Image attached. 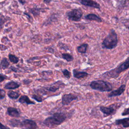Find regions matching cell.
Masks as SVG:
<instances>
[{
  "mask_svg": "<svg viewBox=\"0 0 129 129\" xmlns=\"http://www.w3.org/2000/svg\"><path fill=\"white\" fill-rule=\"evenodd\" d=\"M129 114V108H126L124 110V111L122 112V115L124 116V115H126L127 114Z\"/></svg>",
  "mask_w": 129,
  "mask_h": 129,
  "instance_id": "83f0119b",
  "label": "cell"
},
{
  "mask_svg": "<svg viewBox=\"0 0 129 129\" xmlns=\"http://www.w3.org/2000/svg\"><path fill=\"white\" fill-rule=\"evenodd\" d=\"M66 115L62 112H56L52 116L46 118L43 121V123L48 127H52L58 125L62 123L66 119Z\"/></svg>",
  "mask_w": 129,
  "mask_h": 129,
  "instance_id": "6da1fadb",
  "label": "cell"
},
{
  "mask_svg": "<svg viewBox=\"0 0 129 129\" xmlns=\"http://www.w3.org/2000/svg\"><path fill=\"white\" fill-rule=\"evenodd\" d=\"M10 66V63L8 61L7 59L5 57L3 58L0 63V68L2 69H5L8 68Z\"/></svg>",
  "mask_w": 129,
  "mask_h": 129,
  "instance_id": "ac0fdd59",
  "label": "cell"
},
{
  "mask_svg": "<svg viewBox=\"0 0 129 129\" xmlns=\"http://www.w3.org/2000/svg\"><path fill=\"white\" fill-rule=\"evenodd\" d=\"M20 3H21L22 4H24L25 3V0H18Z\"/></svg>",
  "mask_w": 129,
  "mask_h": 129,
  "instance_id": "d6a6232c",
  "label": "cell"
},
{
  "mask_svg": "<svg viewBox=\"0 0 129 129\" xmlns=\"http://www.w3.org/2000/svg\"><path fill=\"white\" fill-rule=\"evenodd\" d=\"M88 47L87 44H83L77 47L78 51L80 53H85Z\"/></svg>",
  "mask_w": 129,
  "mask_h": 129,
  "instance_id": "ffe728a7",
  "label": "cell"
},
{
  "mask_svg": "<svg viewBox=\"0 0 129 129\" xmlns=\"http://www.w3.org/2000/svg\"><path fill=\"white\" fill-rule=\"evenodd\" d=\"M118 42L117 36L113 30H112L102 43V47L106 49H112L116 47Z\"/></svg>",
  "mask_w": 129,
  "mask_h": 129,
  "instance_id": "7a4b0ae2",
  "label": "cell"
},
{
  "mask_svg": "<svg viewBox=\"0 0 129 129\" xmlns=\"http://www.w3.org/2000/svg\"><path fill=\"white\" fill-rule=\"evenodd\" d=\"M125 89V85H122L117 89L111 91L108 95V96L109 97H112L119 96V95H121L122 94V93L124 91Z\"/></svg>",
  "mask_w": 129,
  "mask_h": 129,
  "instance_id": "ba28073f",
  "label": "cell"
},
{
  "mask_svg": "<svg viewBox=\"0 0 129 129\" xmlns=\"http://www.w3.org/2000/svg\"><path fill=\"white\" fill-rule=\"evenodd\" d=\"M6 78H7L6 76L3 75V74H0V82H2L3 81H4L6 79Z\"/></svg>",
  "mask_w": 129,
  "mask_h": 129,
  "instance_id": "f1b7e54d",
  "label": "cell"
},
{
  "mask_svg": "<svg viewBox=\"0 0 129 129\" xmlns=\"http://www.w3.org/2000/svg\"><path fill=\"white\" fill-rule=\"evenodd\" d=\"M9 123L10 125L13 127H22V122L20 121L19 120L13 119L9 120Z\"/></svg>",
  "mask_w": 129,
  "mask_h": 129,
  "instance_id": "2e32d148",
  "label": "cell"
},
{
  "mask_svg": "<svg viewBox=\"0 0 129 129\" xmlns=\"http://www.w3.org/2000/svg\"><path fill=\"white\" fill-rule=\"evenodd\" d=\"M59 88V86H56V85H54H54L50 86L49 87L46 88V90L49 91H50V92H54L56 90H57Z\"/></svg>",
  "mask_w": 129,
  "mask_h": 129,
  "instance_id": "603a6c76",
  "label": "cell"
},
{
  "mask_svg": "<svg viewBox=\"0 0 129 129\" xmlns=\"http://www.w3.org/2000/svg\"><path fill=\"white\" fill-rule=\"evenodd\" d=\"M62 73L63 75L68 79H69L71 77V73L67 70H64L62 71Z\"/></svg>",
  "mask_w": 129,
  "mask_h": 129,
  "instance_id": "cb8c5ba5",
  "label": "cell"
},
{
  "mask_svg": "<svg viewBox=\"0 0 129 129\" xmlns=\"http://www.w3.org/2000/svg\"><path fill=\"white\" fill-rule=\"evenodd\" d=\"M25 129H26V128H25Z\"/></svg>",
  "mask_w": 129,
  "mask_h": 129,
  "instance_id": "e575fe53",
  "label": "cell"
},
{
  "mask_svg": "<svg viewBox=\"0 0 129 129\" xmlns=\"http://www.w3.org/2000/svg\"><path fill=\"white\" fill-rule=\"evenodd\" d=\"M32 98H33L34 100H35L36 101H37V102H41L42 101V98L38 96V95H32Z\"/></svg>",
  "mask_w": 129,
  "mask_h": 129,
  "instance_id": "d4e9b609",
  "label": "cell"
},
{
  "mask_svg": "<svg viewBox=\"0 0 129 129\" xmlns=\"http://www.w3.org/2000/svg\"><path fill=\"white\" fill-rule=\"evenodd\" d=\"M128 68H129V57L123 63L118 66V67L115 68L113 70H111L110 72H107L106 73H105V75L111 78L116 77L121 72L127 69Z\"/></svg>",
  "mask_w": 129,
  "mask_h": 129,
  "instance_id": "277c9868",
  "label": "cell"
},
{
  "mask_svg": "<svg viewBox=\"0 0 129 129\" xmlns=\"http://www.w3.org/2000/svg\"><path fill=\"white\" fill-rule=\"evenodd\" d=\"M128 29H129V27H128Z\"/></svg>",
  "mask_w": 129,
  "mask_h": 129,
  "instance_id": "836d02e7",
  "label": "cell"
},
{
  "mask_svg": "<svg viewBox=\"0 0 129 129\" xmlns=\"http://www.w3.org/2000/svg\"><path fill=\"white\" fill-rule=\"evenodd\" d=\"M8 96L9 97V98H10L11 99H17L19 97L20 94L17 92L10 91L8 92Z\"/></svg>",
  "mask_w": 129,
  "mask_h": 129,
  "instance_id": "d6986e66",
  "label": "cell"
},
{
  "mask_svg": "<svg viewBox=\"0 0 129 129\" xmlns=\"http://www.w3.org/2000/svg\"><path fill=\"white\" fill-rule=\"evenodd\" d=\"M20 87V84H18L17 82H14V81H11L8 83H7L4 88L5 89H8V90H12V89H15Z\"/></svg>",
  "mask_w": 129,
  "mask_h": 129,
  "instance_id": "7c38bea8",
  "label": "cell"
},
{
  "mask_svg": "<svg viewBox=\"0 0 129 129\" xmlns=\"http://www.w3.org/2000/svg\"><path fill=\"white\" fill-rule=\"evenodd\" d=\"M62 57L67 61H71L73 60V57L69 53H62Z\"/></svg>",
  "mask_w": 129,
  "mask_h": 129,
  "instance_id": "7402d4cb",
  "label": "cell"
},
{
  "mask_svg": "<svg viewBox=\"0 0 129 129\" xmlns=\"http://www.w3.org/2000/svg\"><path fill=\"white\" fill-rule=\"evenodd\" d=\"M73 75L74 77L77 79H81L86 77L88 75V74L86 72H78L76 70H73Z\"/></svg>",
  "mask_w": 129,
  "mask_h": 129,
  "instance_id": "9a60e30c",
  "label": "cell"
},
{
  "mask_svg": "<svg viewBox=\"0 0 129 129\" xmlns=\"http://www.w3.org/2000/svg\"><path fill=\"white\" fill-rule=\"evenodd\" d=\"M9 58L12 62L14 63H17L19 61V58L15 55H13L11 54H10L9 55Z\"/></svg>",
  "mask_w": 129,
  "mask_h": 129,
  "instance_id": "44dd1931",
  "label": "cell"
},
{
  "mask_svg": "<svg viewBox=\"0 0 129 129\" xmlns=\"http://www.w3.org/2000/svg\"><path fill=\"white\" fill-rule=\"evenodd\" d=\"M22 126L25 127L26 129H36L37 124L34 120L25 119L22 121Z\"/></svg>",
  "mask_w": 129,
  "mask_h": 129,
  "instance_id": "52a82bcc",
  "label": "cell"
},
{
  "mask_svg": "<svg viewBox=\"0 0 129 129\" xmlns=\"http://www.w3.org/2000/svg\"><path fill=\"white\" fill-rule=\"evenodd\" d=\"M77 98L78 97L76 96L71 93L64 94L62 97L61 103L63 105H68L72 101L77 99Z\"/></svg>",
  "mask_w": 129,
  "mask_h": 129,
  "instance_id": "8992f818",
  "label": "cell"
},
{
  "mask_svg": "<svg viewBox=\"0 0 129 129\" xmlns=\"http://www.w3.org/2000/svg\"><path fill=\"white\" fill-rule=\"evenodd\" d=\"M85 18L87 19L90 20H95L96 21L98 22H101L102 20L100 17L97 16V15L94 14H90L87 15V16H85Z\"/></svg>",
  "mask_w": 129,
  "mask_h": 129,
  "instance_id": "e0dca14e",
  "label": "cell"
},
{
  "mask_svg": "<svg viewBox=\"0 0 129 129\" xmlns=\"http://www.w3.org/2000/svg\"><path fill=\"white\" fill-rule=\"evenodd\" d=\"M0 129H10V128L7 126H5L0 122Z\"/></svg>",
  "mask_w": 129,
  "mask_h": 129,
  "instance_id": "f546056e",
  "label": "cell"
},
{
  "mask_svg": "<svg viewBox=\"0 0 129 129\" xmlns=\"http://www.w3.org/2000/svg\"><path fill=\"white\" fill-rule=\"evenodd\" d=\"M31 12L35 16L36 15H38L39 14V10L38 9H31Z\"/></svg>",
  "mask_w": 129,
  "mask_h": 129,
  "instance_id": "484cf974",
  "label": "cell"
},
{
  "mask_svg": "<svg viewBox=\"0 0 129 129\" xmlns=\"http://www.w3.org/2000/svg\"><path fill=\"white\" fill-rule=\"evenodd\" d=\"M115 124L117 125L122 124L124 127H129V118H124L115 120Z\"/></svg>",
  "mask_w": 129,
  "mask_h": 129,
  "instance_id": "5bb4252c",
  "label": "cell"
},
{
  "mask_svg": "<svg viewBox=\"0 0 129 129\" xmlns=\"http://www.w3.org/2000/svg\"><path fill=\"white\" fill-rule=\"evenodd\" d=\"M11 70H12L13 71L15 72H17V69H16L15 67H13V66L11 67Z\"/></svg>",
  "mask_w": 129,
  "mask_h": 129,
  "instance_id": "4dcf8cb0",
  "label": "cell"
},
{
  "mask_svg": "<svg viewBox=\"0 0 129 129\" xmlns=\"http://www.w3.org/2000/svg\"><path fill=\"white\" fill-rule=\"evenodd\" d=\"M7 112L8 114L12 116V117H18L20 115V113L17 109L16 108L10 107H8L7 109Z\"/></svg>",
  "mask_w": 129,
  "mask_h": 129,
  "instance_id": "8fae6325",
  "label": "cell"
},
{
  "mask_svg": "<svg viewBox=\"0 0 129 129\" xmlns=\"http://www.w3.org/2000/svg\"><path fill=\"white\" fill-rule=\"evenodd\" d=\"M100 110L105 115H109L112 114L115 111L114 108L111 106H110V107L101 106L100 107Z\"/></svg>",
  "mask_w": 129,
  "mask_h": 129,
  "instance_id": "30bf717a",
  "label": "cell"
},
{
  "mask_svg": "<svg viewBox=\"0 0 129 129\" xmlns=\"http://www.w3.org/2000/svg\"><path fill=\"white\" fill-rule=\"evenodd\" d=\"M28 81H29L28 80H24V83L25 84H29L30 83L29 82H28Z\"/></svg>",
  "mask_w": 129,
  "mask_h": 129,
  "instance_id": "1f68e13d",
  "label": "cell"
},
{
  "mask_svg": "<svg viewBox=\"0 0 129 129\" xmlns=\"http://www.w3.org/2000/svg\"><path fill=\"white\" fill-rule=\"evenodd\" d=\"M82 11L80 9H73L67 13V16L69 20L73 21H79L82 16Z\"/></svg>",
  "mask_w": 129,
  "mask_h": 129,
  "instance_id": "5b68a950",
  "label": "cell"
},
{
  "mask_svg": "<svg viewBox=\"0 0 129 129\" xmlns=\"http://www.w3.org/2000/svg\"><path fill=\"white\" fill-rule=\"evenodd\" d=\"M90 86L92 89L101 92H109L112 89V85L110 83L101 80L92 81Z\"/></svg>",
  "mask_w": 129,
  "mask_h": 129,
  "instance_id": "3957f363",
  "label": "cell"
},
{
  "mask_svg": "<svg viewBox=\"0 0 129 129\" xmlns=\"http://www.w3.org/2000/svg\"><path fill=\"white\" fill-rule=\"evenodd\" d=\"M19 102L22 103V104H24V103H26L27 105L29 104H34L35 102L31 101L30 100V99L29 98V97L26 96V95H22L21 96L20 98L18 100Z\"/></svg>",
  "mask_w": 129,
  "mask_h": 129,
  "instance_id": "4fadbf2b",
  "label": "cell"
},
{
  "mask_svg": "<svg viewBox=\"0 0 129 129\" xmlns=\"http://www.w3.org/2000/svg\"><path fill=\"white\" fill-rule=\"evenodd\" d=\"M80 2L81 4L86 6L91 7L95 8H100L99 5L96 2L92 0H80Z\"/></svg>",
  "mask_w": 129,
  "mask_h": 129,
  "instance_id": "9c48e42d",
  "label": "cell"
},
{
  "mask_svg": "<svg viewBox=\"0 0 129 129\" xmlns=\"http://www.w3.org/2000/svg\"><path fill=\"white\" fill-rule=\"evenodd\" d=\"M6 96V92L4 90L0 89V100L4 99Z\"/></svg>",
  "mask_w": 129,
  "mask_h": 129,
  "instance_id": "4316f807",
  "label": "cell"
}]
</instances>
